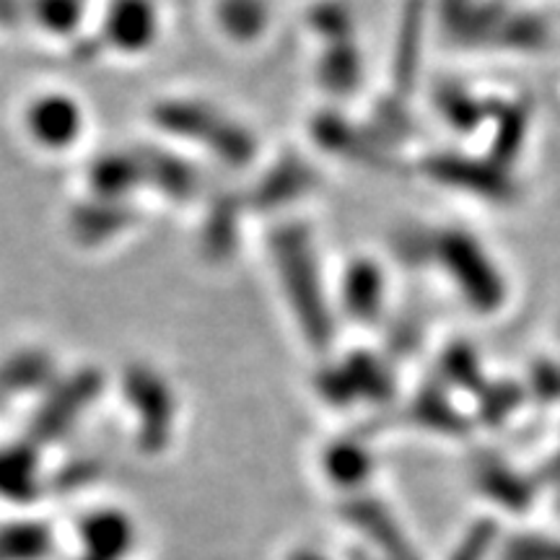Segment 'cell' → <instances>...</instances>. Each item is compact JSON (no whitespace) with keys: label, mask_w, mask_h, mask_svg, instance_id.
<instances>
[{"label":"cell","mask_w":560,"mask_h":560,"mask_svg":"<svg viewBox=\"0 0 560 560\" xmlns=\"http://www.w3.org/2000/svg\"><path fill=\"white\" fill-rule=\"evenodd\" d=\"M32 130L34 136L45 143H68L73 138L75 128H79V117H75V109L70 107L68 100H45L37 102L32 117Z\"/></svg>","instance_id":"6"},{"label":"cell","mask_w":560,"mask_h":560,"mask_svg":"<svg viewBox=\"0 0 560 560\" xmlns=\"http://www.w3.org/2000/svg\"><path fill=\"white\" fill-rule=\"evenodd\" d=\"M433 260L444 262V276L457 289L467 310L486 319H501L516 301V278L506 260L470 231H444L431 240Z\"/></svg>","instance_id":"1"},{"label":"cell","mask_w":560,"mask_h":560,"mask_svg":"<svg viewBox=\"0 0 560 560\" xmlns=\"http://www.w3.org/2000/svg\"><path fill=\"white\" fill-rule=\"evenodd\" d=\"M501 542L503 540L499 537V529L493 527V522L482 520L462 537V542L454 548L450 560H495Z\"/></svg>","instance_id":"8"},{"label":"cell","mask_w":560,"mask_h":560,"mask_svg":"<svg viewBox=\"0 0 560 560\" xmlns=\"http://www.w3.org/2000/svg\"><path fill=\"white\" fill-rule=\"evenodd\" d=\"M285 560H330V558L319 556V552L314 550H296V552H289V558Z\"/></svg>","instance_id":"10"},{"label":"cell","mask_w":560,"mask_h":560,"mask_svg":"<svg viewBox=\"0 0 560 560\" xmlns=\"http://www.w3.org/2000/svg\"><path fill=\"white\" fill-rule=\"evenodd\" d=\"M58 537L34 520L0 522V560H55Z\"/></svg>","instance_id":"4"},{"label":"cell","mask_w":560,"mask_h":560,"mask_svg":"<svg viewBox=\"0 0 560 560\" xmlns=\"http://www.w3.org/2000/svg\"><path fill=\"white\" fill-rule=\"evenodd\" d=\"M475 493L503 516H527L542 503V488L535 467H520L501 454H486L472 467Z\"/></svg>","instance_id":"2"},{"label":"cell","mask_w":560,"mask_h":560,"mask_svg":"<svg viewBox=\"0 0 560 560\" xmlns=\"http://www.w3.org/2000/svg\"><path fill=\"white\" fill-rule=\"evenodd\" d=\"M495 560H560V535L550 532H516L501 542Z\"/></svg>","instance_id":"7"},{"label":"cell","mask_w":560,"mask_h":560,"mask_svg":"<svg viewBox=\"0 0 560 560\" xmlns=\"http://www.w3.org/2000/svg\"><path fill=\"white\" fill-rule=\"evenodd\" d=\"M70 560H130L136 552V524L117 509H100L81 516Z\"/></svg>","instance_id":"3"},{"label":"cell","mask_w":560,"mask_h":560,"mask_svg":"<svg viewBox=\"0 0 560 560\" xmlns=\"http://www.w3.org/2000/svg\"><path fill=\"white\" fill-rule=\"evenodd\" d=\"M535 470L537 478H540L542 503H548L556 511V516H560V425L550 441V446L545 450L542 459L535 465Z\"/></svg>","instance_id":"9"},{"label":"cell","mask_w":560,"mask_h":560,"mask_svg":"<svg viewBox=\"0 0 560 560\" xmlns=\"http://www.w3.org/2000/svg\"><path fill=\"white\" fill-rule=\"evenodd\" d=\"M109 30L117 45L143 47L156 30V11L151 0H115L109 11Z\"/></svg>","instance_id":"5"}]
</instances>
